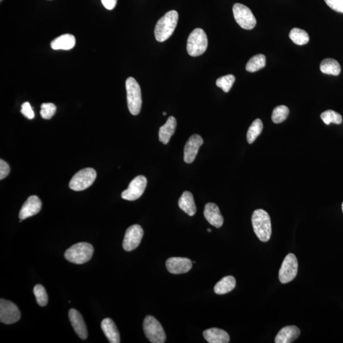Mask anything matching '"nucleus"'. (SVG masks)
<instances>
[{
	"label": "nucleus",
	"mask_w": 343,
	"mask_h": 343,
	"mask_svg": "<svg viewBox=\"0 0 343 343\" xmlns=\"http://www.w3.org/2000/svg\"><path fill=\"white\" fill-rule=\"evenodd\" d=\"M298 271V262L294 254H289L285 258L279 270V280L282 284H286L295 278Z\"/></svg>",
	"instance_id": "obj_9"
},
{
	"label": "nucleus",
	"mask_w": 343,
	"mask_h": 343,
	"mask_svg": "<svg viewBox=\"0 0 343 343\" xmlns=\"http://www.w3.org/2000/svg\"><path fill=\"white\" fill-rule=\"evenodd\" d=\"M125 85L129 112L134 116L139 115L142 107L141 87L133 77L127 78Z\"/></svg>",
	"instance_id": "obj_4"
},
{
	"label": "nucleus",
	"mask_w": 343,
	"mask_h": 343,
	"mask_svg": "<svg viewBox=\"0 0 343 343\" xmlns=\"http://www.w3.org/2000/svg\"><path fill=\"white\" fill-rule=\"evenodd\" d=\"M301 332L298 327L294 326H286L282 328L277 334L274 339L276 343H291L299 337Z\"/></svg>",
	"instance_id": "obj_18"
},
{
	"label": "nucleus",
	"mask_w": 343,
	"mask_h": 343,
	"mask_svg": "<svg viewBox=\"0 0 343 343\" xmlns=\"http://www.w3.org/2000/svg\"><path fill=\"white\" fill-rule=\"evenodd\" d=\"M147 179L143 176H138L129 184L128 188L121 194V198L128 201L139 199L143 195L147 186Z\"/></svg>",
	"instance_id": "obj_10"
},
{
	"label": "nucleus",
	"mask_w": 343,
	"mask_h": 343,
	"mask_svg": "<svg viewBox=\"0 0 343 343\" xmlns=\"http://www.w3.org/2000/svg\"><path fill=\"white\" fill-rule=\"evenodd\" d=\"M143 329L149 341L153 343H163L166 341V334L162 325L154 316H147L144 318Z\"/></svg>",
	"instance_id": "obj_6"
},
{
	"label": "nucleus",
	"mask_w": 343,
	"mask_h": 343,
	"mask_svg": "<svg viewBox=\"0 0 343 343\" xmlns=\"http://www.w3.org/2000/svg\"><path fill=\"white\" fill-rule=\"evenodd\" d=\"M163 115H167V113H166V112H163Z\"/></svg>",
	"instance_id": "obj_38"
},
{
	"label": "nucleus",
	"mask_w": 343,
	"mask_h": 343,
	"mask_svg": "<svg viewBox=\"0 0 343 343\" xmlns=\"http://www.w3.org/2000/svg\"><path fill=\"white\" fill-rule=\"evenodd\" d=\"M75 37L70 34H63V35L57 37L51 42V47L52 49L64 50L69 51L72 49L75 46Z\"/></svg>",
	"instance_id": "obj_21"
},
{
	"label": "nucleus",
	"mask_w": 343,
	"mask_h": 343,
	"mask_svg": "<svg viewBox=\"0 0 343 343\" xmlns=\"http://www.w3.org/2000/svg\"><path fill=\"white\" fill-rule=\"evenodd\" d=\"M203 335L206 341L209 343H228L230 339L226 331L218 328L205 330Z\"/></svg>",
	"instance_id": "obj_20"
},
{
	"label": "nucleus",
	"mask_w": 343,
	"mask_h": 343,
	"mask_svg": "<svg viewBox=\"0 0 343 343\" xmlns=\"http://www.w3.org/2000/svg\"><path fill=\"white\" fill-rule=\"evenodd\" d=\"M144 235V231L138 224L129 227L126 229L123 242V247L126 251L130 252L136 249L141 243Z\"/></svg>",
	"instance_id": "obj_12"
},
{
	"label": "nucleus",
	"mask_w": 343,
	"mask_h": 343,
	"mask_svg": "<svg viewBox=\"0 0 343 343\" xmlns=\"http://www.w3.org/2000/svg\"><path fill=\"white\" fill-rule=\"evenodd\" d=\"M207 231L208 232H211V229H207Z\"/></svg>",
	"instance_id": "obj_39"
},
{
	"label": "nucleus",
	"mask_w": 343,
	"mask_h": 343,
	"mask_svg": "<svg viewBox=\"0 0 343 343\" xmlns=\"http://www.w3.org/2000/svg\"><path fill=\"white\" fill-rule=\"evenodd\" d=\"M236 286V280L232 276L224 277L216 284L215 292L218 295L226 294L233 291Z\"/></svg>",
	"instance_id": "obj_24"
},
{
	"label": "nucleus",
	"mask_w": 343,
	"mask_h": 343,
	"mask_svg": "<svg viewBox=\"0 0 343 343\" xmlns=\"http://www.w3.org/2000/svg\"><path fill=\"white\" fill-rule=\"evenodd\" d=\"M179 208L189 216H194L197 212L194 195L191 192L184 191L178 201Z\"/></svg>",
	"instance_id": "obj_22"
},
{
	"label": "nucleus",
	"mask_w": 343,
	"mask_h": 343,
	"mask_svg": "<svg viewBox=\"0 0 343 343\" xmlns=\"http://www.w3.org/2000/svg\"><path fill=\"white\" fill-rule=\"evenodd\" d=\"M69 318L74 331L81 339H86L88 337V332L82 316L75 309H71L69 311Z\"/></svg>",
	"instance_id": "obj_16"
},
{
	"label": "nucleus",
	"mask_w": 343,
	"mask_h": 343,
	"mask_svg": "<svg viewBox=\"0 0 343 343\" xmlns=\"http://www.w3.org/2000/svg\"><path fill=\"white\" fill-rule=\"evenodd\" d=\"M101 329L110 342H120L119 332L112 319L109 318L104 319L101 323Z\"/></svg>",
	"instance_id": "obj_19"
},
{
	"label": "nucleus",
	"mask_w": 343,
	"mask_h": 343,
	"mask_svg": "<svg viewBox=\"0 0 343 343\" xmlns=\"http://www.w3.org/2000/svg\"><path fill=\"white\" fill-rule=\"evenodd\" d=\"M57 107L53 103H44L41 105L40 115L44 119L50 120L56 113Z\"/></svg>",
	"instance_id": "obj_33"
},
{
	"label": "nucleus",
	"mask_w": 343,
	"mask_h": 343,
	"mask_svg": "<svg viewBox=\"0 0 343 343\" xmlns=\"http://www.w3.org/2000/svg\"><path fill=\"white\" fill-rule=\"evenodd\" d=\"M289 114L288 108L284 105H278L273 110L271 119L274 123H281L287 119Z\"/></svg>",
	"instance_id": "obj_30"
},
{
	"label": "nucleus",
	"mask_w": 343,
	"mask_h": 343,
	"mask_svg": "<svg viewBox=\"0 0 343 343\" xmlns=\"http://www.w3.org/2000/svg\"><path fill=\"white\" fill-rule=\"evenodd\" d=\"M179 14L176 10H170L160 18L155 29V38L158 41L163 42L173 35L178 25Z\"/></svg>",
	"instance_id": "obj_1"
},
{
	"label": "nucleus",
	"mask_w": 343,
	"mask_h": 343,
	"mask_svg": "<svg viewBox=\"0 0 343 343\" xmlns=\"http://www.w3.org/2000/svg\"><path fill=\"white\" fill-rule=\"evenodd\" d=\"M94 249L89 243L81 242L73 245L66 251L65 257L69 262L82 265L91 260Z\"/></svg>",
	"instance_id": "obj_3"
},
{
	"label": "nucleus",
	"mask_w": 343,
	"mask_h": 343,
	"mask_svg": "<svg viewBox=\"0 0 343 343\" xmlns=\"http://www.w3.org/2000/svg\"><path fill=\"white\" fill-rule=\"evenodd\" d=\"M103 6L105 9L112 10L115 9L117 4V0H101Z\"/></svg>",
	"instance_id": "obj_37"
},
{
	"label": "nucleus",
	"mask_w": 343,
	"mask_h": 343,
	"mask_svg": "<svg viewBox=\"0 0 343 343\" xmlns=\"http://www.w3.org/2000/svg\"><path fill=\"white\" fill-rule=\"evenodd\" d=\"M342 212H343V202H342Z\"/></svg>",
	"instance_id": "obj_40"
},
{
	"label": "nucleus",
	"mask_w": 343,
	"mask_h": 343,
	"mask_svg": "<svg viewBox=\"0 0 343 343\" xmlns=\"http://www.w3.org/2000/svg\"><path fill=\"white\" fill-rule=\"evenodd\" d=\"M266 66V57L263 54H258L252 57L246 65L248 72L254 73L265 68Z\"/></svg>",
	"instance_id": "obj_26"
},
{
	"label": "nucleus",
	"mask_w": 343,
	"mask_h": 343,
	"mask_svg": "<svg viewBox=\"0 0 343 343\" xmlns=\"http://www.w3.org/2000/svg\"><path fill=\"white\" fill-rule=\"evenodd\" d=\"M321 119L324 122L328 125L330 123H333L339 125L342 122V116L339 113L334 112L333 110H327L321 113Z\"/></svg>",
	"instance_id": "obj_29"
},
{
	"label": "nucleus",
	"mask_w": 343,
	"mask_h": 343,
	"mask_svg": "<svg viewBox=\"0 0 343 343\" xmlns=\"http://www.w3.org/2000/svg\"><path fill=\"white\" fill-rule=\"evenodd\" d=\"M289 38L298 46H303L310 40L308 34L305 30L299 28H293L289 33Z\"/></svg>",
	"instance_id": "obj_27"
},
{
	"label": "nucleus",
	"mask_w": 343,
	"mask_h": 343,
	"mask_svg": "<svg viewBox=\"0 0 343 343\" xmlns=\"http://www.w3.org/2000/svg\"><path fill=\"white\" fill-rule=\"evenodd\" d=\"M233 12L234 19L244 30H252L256 25V19L249 7L244 5L236 4L233 5Z\"/></svg>",
	"instance_id": "obj_8"
},
{
	"label": "nucleus",
	"mask_w": 343,
	"mask_h": 343,
	"mask_svg": "<svg viewBox=\"0 0 343 343\" xmlns=\"http://www.w3.org/2000/svg\"><path fill=\"white\" fill-rule=\"evenodd\" d=\"M0 1H1V2H2L3 1V0H0Z\"/></svg>",
	"instance_id": "obj_41"
},
{
	"label": "nucleus",
	"mask_w": 343,
	"mask_h": 343,
	"mask_svg": "<svg viewBox=\"0 0 343 343\" xmlns=\"http://www.w3.org/2000/svg\"><path fill=\"white\" fill-rule=\"evenodd\" d=\"M177 121L174 117L168 118L167 122L161 126L159 130V139L163 144H167L171 137L175 133Z\"/></svg>",
	"instance_id": "obj_23"
},
{
	"label": "nucleus",
	"mask_w": 343,
	"mask_h": 343,
	"mask_svg": "<svg viewBox=\"0 0 343 343\" xmlns=\"http://www.w3.org/2000/svg\"><path fill=\"white\" fill-rule=\"evenodd\" d=\"M41 200L38 197L33 195L29 197L21 208L19 212L20 220H25L37 215L41 210Z\"/></svg>",
	"instance_id": "obj_15"
},
{
	"label": "nucleus",
	"mask_w": 343,
	"mask_h": 343,
	"mask_svg": "<svg viewBox=\"0 0 343 343\" xmlns=\"http://www.w3.org/2000/svg\"><path fill=\"white\" fill-rule=\"evenodd\" d=\"M97 173L92 168H86L78 172L71 179L70 189L75 191H80L91 186L96 180Z\"/></svg>",
	"instance_id": "obj_7"
},
{
	"label": "nucleus",
	"mask_w": 343,
	"mask_h": 343,
	"mask_svg": "<svg viewBox=\"0 0 343 343\" xmlns=\"http://www.w3.org/2000/svg\"><path fill=\"white\" fill-rule=\"evenodd\" d=\"M20 318V313L16 305L10 301H0V321L5 324L17 323Z\"/></svg>",
	"instance_id": "obj_11"
},
{
	"label": "nucleus",
	"mask_w": 343,
	"mask_h": 343,
	"mask_svg": "<svg viewBox=\"0 0 343 343\" xmlns=\"http://www.w3.org/2000/svg\"><path fill=\"white\" fill-rule=\"evenodd\" d=\"M204 215L211 225L217 228L223 226L224 219L217 205L213 203H208L205 205Z\"/></svg>",
	"instance_id": "obj_17"
},
{
	"label": "nucleus",
	"mask_w": 343,
	"mask_h": 343,
	"mask_svg": "<svg viewBox=\"0 0 343 343\" xmlns=\"http://www.w3.org/2000/svg\"><path fill=\"white\" fill-rule=\"evenodd\" d=\"M320 68L323 73L334 76L339 75L341 70L339 62L331 58L323 60Z\"/></svg>",
	"instance_id": "obj_25"
},
{
	"label": "nucleus",
	"mask_w": 343,
	"mask_h": 343,
	"mask_svg": "<svg viewBox=\"0 0 343 343\" xmlns=\"http://www.w3.org/2000/svg\"><path fill=\"white\" fill-rule=\"evenodd\" d=\"M34 294L35 295L36 302L40 307H46L48 303V295L46 291V289L40 284L36 285L34 287Z\"/></svg>",
	"instance_id": "obj_31"
},
{
	"label": "nucleus",
	"mask_w": 343,
	"mask_h": 343,
	"mask_svg": "<svg viewBox=\"0 0 343 343\" xmlns=\"http://www.w3.org/2000/svg\"><path fill=\"white\" fill-rule=\"evenodd\" d=\"M10 173L9 165L2 159L0 160V179L2 180Z\"/></svg>",
	"instance_id": "obj_36"
},
{
	"label": "nucleus",
	"mask_w": 343,
	"mask_h": 343,
	"mask_svg": "<svg viewBox=\"0 0 343 343\" xmlns=\"http://www.w3.org/2000/svg\"><path fill=\"white\" fill-rule=\"evenodd\" d=\"M20 112L28 119L32 120L34 118V113L30 102H26L23 103Z\"/></svg>",
	"instance_id": "obj_35"
},
{
	"label": "nucleus",
	"mask_w": 343,
	"mask_h": 343,
	"mask_svg": "<svg viewBox=\"0 0 343 343\" xmlns=\"http://www.w3.org/2000/svg\"><path fill=\"white\" fill-rule=\"evenodd\" d=\"M263 123L260 119H256L253 121L250 126L247 134V139L249 144H252L258 138V137L262 133Z\"/></svg>",
	"instance_id": "obj_28"
},
{
	"label": "nucleus",
	"mask_w": 343,
	"mask_h": 343,
	"mask_svg": "<svg viewBox=\"0 0 343 343\" xmlns=\"http://www.w3.org/2000/svg\"><path fill=\"white\" fill-rule=\"evenodd\" d=\"M252 224L254 233L261 242H267L271 235V223L270 216L263 209H257L252 216Z\"/></svg>",
	"instance_id": "obj_2"
},
{
	"label": "nucleus",
	"mask_w": 343,
	"mask_h": 343,
	"mask_svg": "<svg viewBox=\"0 0 343 343\" xmlns=\"http://www.w3.org/2000/svg\"><path fill=\"white\" fill-rule=\"evenodd\" d=\"M192 266L191 261L185 258H170L166 262L168 271L176 274L188 273Z\"/></svg>",
	"instance_id": "obj_14"
},
{
	"label": "nucleus",
	"mask_w": 343,
	"mask_h": 343,
	"mask_svg": "<svg viewBox=\"0 0 343 343\" xmlns=\"http://www.w3.org/2000/svg\"><path fill=\"white\" fill-rule=\"evenodd\" d=\"M324 1L334 11L343 14V0H324Z\"/></svg>",
	"instance_id": "obj_34"
},
{
	"label": "nucleus",
	"mask_w": 343,
	"mask_h": 343,
	"mask_svg": "<svg viewBox=\"0 0 343 343\" xmlns=\"http://www.w3.org/2000/svg\"><path fill=\"white\" fill-rule=\"evenodd\" d=\"M204 144V140L202 137L194 134L189 137L184 147V160L186 163H191L196 158L200 147Z\"/></svg>",
	"instance_id": "obj_13"
},
{
	"label": "nucleus",
	"mask_w": 343,
	"mask_h": 343,
	"mask_svg": "<svg viewBox=\"0 0 343 343\" xmlns=\"http://www.w3.org/2000/svg\"><path fill=\"white\" fill-rule=\"evenodd\" d=\"M208 39L207 34L201 28H196L189 34L187 42V51L192 57L202 55L207 50Z\"/></svg>",
	"instance_id": "obj_5"
},
{
	"label": "nucleus",
	"mask_w": 343,
	"mask_h": 343,
	"mask_svg": "<svg viewBox=\"0 0 343 343\" xmlns=\"http://www.w3.org/2000/svg\"><path fill=\"white\" fill-rule=\"evenodd\" d=\"M235 81V77L233 75H228L218 78L216 81V85L222 89L226 93L230 91L231 87Z\"/></svg>",
	"instance_id": "obj_32"
}]
</instances>
